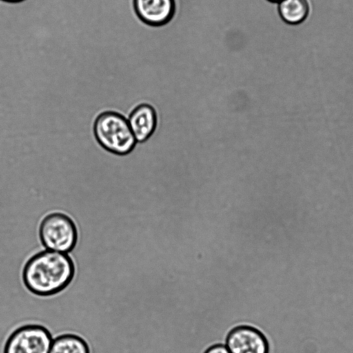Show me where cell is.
<instances>
[{"label": "cell", "instance_id": "7a4b0ae2", "mask_svg": "<svg viewBox=\"0 0 353 353\" xmlns=\"http://www.w3.org/2000/svg\"><path fill=\"white\" fill-rule=\"evenodd\" d=\"M93 131L98 143L114 154H127L137 143L127 119L118 112L100 114L94 121Z\"/></svg>", "mask_w": 353, "mask_h": 353}, {"label": "cell", "instance_id": "6da1fadb", "mask_svg": "<svg viewBox=\"0 0 353 353\" xmlns=\"http://www.w3.org/2000/svg\"><path fill=\"white\" fill-rule=\"evenodd\" d=\"M74 274V263L68 254L45 250L26 261L22 270V280L31 293L49 296L67 288Z\"/></svg>", "mask_w": 353, "mask_h": 353}, {"label": "cell", "instance_id": "30bf717a", "mask_svg": "<svg viewBox=\"0 0 353 353\" xmlns=\"http://www.w3.org/2000/svg\"><path fill=\"white\" fill-rule=\"evenodd\" d=\"M203 353H230L225 344H215L207 347Z\"/></svg>", "mask_w": 353, "mask_h": 353}, {"label": "cell", "instance_id": "52a82bcc", "mask_svg": "<svg viewBox=\"0 0 353 353\" xmlns=\"http://www.w3.org/2000/svg\"><path fill=\"white\" fill-rule=\"evenodd\" d=\"M127 120L137 142L148 140L157 126L155 110L148 104L138 105L131 112Z\"/></svg>", "mask_w": 353, "mask_h": 353}, {"label": "cell", "instance_id": "8fae6325", "mask_svg": "<svg viewBox=\"0 0 353 353\" xmlns=\"http://www.w3.org/2000/svg\"><path fill=\"white\" fill-rule=\"evenodd\" d=\"M0 1H2L3 2H7V3H19V2H21L24 0H0Z\"/></svg>", "mask_w": 353, "mask_h": 353}, {"label": "cell", "instance_id": "9c48e42d", "mask_svg": "<svg viewBox=\"0 0 353 353\" xmlns=\"http://www.w3.org/2000/svg\"><path fill=\"white\" fill-rule=\"evenodd\" d=\"M50 353H90L88 343L80 336L66 333L53 339Z\"/></svg>", "mask_w": 353, "mask_h": 353}, {"label": "cell", "instance_id": "5b68a950", "mask_svg": "<svg viewBox=\"0 0 353 353\" xmlns=\"http://www.w3.org/2000/svg\"><path fill=\"white\" fill-rule=\"evenodd\" d=\"M225 345L230 353H269V342L256 329L239 326L228 335Z\"/></svg>", "mask_w": 353, "mask_h": 353}, {"label": "cell", "instance_id": "3957f363", "mask_svg": "<svg viewBox=\"0 0 353 353\" xmlns=\"http://www.w3.org/2000/svg\"><path fill=\"white\" fill-rule=\"evenodd\" d=\"M39 236L46 250L68 254L76 246L78 231L74 220L68 214L52 212L41 219Z\"/></svg>", "mask_w": 353, "mask_h": 353}, {"label": "cell", "instance_id": "8992f818", "mask_svg": "<svg viewBox=\"0 0 353 353\" xmlns=\"http://www.w3.org/2000/svg\"><path fill=\"white\" fill-rule=\"evenodd\" d=\"M134 12L149 27L157 28L168 23L176 12L175 0H133Z\"/></svg>", "mask_w": 353, "mask_h": 353}, {"label": "cell", "instance_id": "277c9868", "mask_svg": "<svg viewBox=\"0 0 353 353\" xmlns=\"http://www.w3.org/2000/svg\"><path fill=\"white\" fill-rule=\"evenodd\" d=\"M52 340L51 333L43 325H22L9 334L3 353H50Z\"/></svg>", "mask_w": 353, "mask_h": 353}, {"label": "cell", "instance_id": "ba28073f", "mask_svg": "<svg viewBox=\"0 0 353 353\" xmlns=\"http://www.w3.org/2000/svg\"><path fill=\"white\" fill-rule=\"evenodd\" d=\"M311 11L310 0H283L278 3V12L286 23L298 25L304 22Z\"/></svg>", "mask_w": 353, "mask_h": 353}, {"label": "cell", "instance_id": "7c38bea8", "mask_svg": "<svg viewBox=\"0 0 353 353\" xmlns=\"http://www.w3.org/2000/svg\"><path fill=\"white\" fill-rule=\"evenodd\" d=\"M270 3H280L281 1H282L283 0H266Z\"/></svg>", "mask_w": 353, "mask_h": 353}]
</instances>
